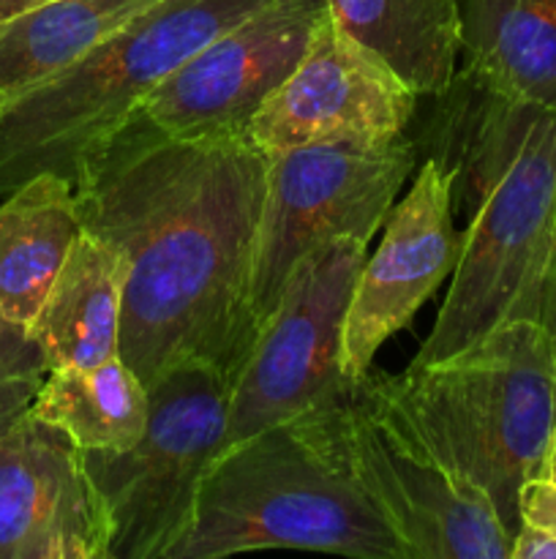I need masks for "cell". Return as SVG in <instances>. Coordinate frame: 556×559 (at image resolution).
<instances>
[{"label": "cell", "instance_id": "obj_1", "mask_svg": "<svg viewBox=\"0 0 556 559\" xmlns=\"http://www.w3.org/2000/svg\"><path fill=\"white\" fill-rule=\"evenodd\" d=\"M265 178L267 156L245 134L169 136L136 115L82 158L76 205L118 254L120 358L147 391L189 364L238 377L256 338Z\"/></svg>", "mask_w": 556, "mask_h": 559}, {"label": "cell", "instance_id": "obj_2", "mask_svg": "<svg viewBox=\"0 0 556 559\" xmlns=\"http://www.w3.org/2000/svg\"><path fill=\"white\" fill-rule=\"evenodd\" d=\"M409 131L450 173L461 257L412 364L472 347L516 320L537 322L556 254V112L491 91L458 66Z\"/></svg>", "mask_w": 556, "mask_h": 559}, {"label": "cell", "instance_id": "obj_3", "mask_svg": "<svg viewBox=\"0 0 556 559\" xmlns=\"http://www.w3.org/2000/svg\"><path fill=\"white\" fill-rule=\"evenodd\" d=\"M336 404L338 399L223 448L202 480L189 533L169 559L262 549L409 559L343 456Z\"/></svg>", "mask_w": 556, "mask_h": 559}, {"label": "cell", "instance_id": "obj_4", "mask_svg": "<svg viewBox=\"0 0 556 559\" xmlns=\"http://www.w3.org/2000/svg\"><path fill=\"white\" fill-rule=\"evenodd\" d=\"M392 385L516 535L518 491L556 431V358L540 322H507L447 358L409 364Z\"/></svg>", "mask_w": 556, "mask_h": 559}, {"label": "cell", "instance_id": "obj_5", "mask_svg": "<svg viewBox=\"0 0 556 559\" xmlns=\"http://www.w3.org/2000/svg\"><path fill=\"white\" fill-rule=\"evenodd\" d=\"M265 0H161L74 66L0 107V197L80 164L172 71Z\"/></svg>", "mask_w": 556, "mask_h": 559}, {"label": "cell", "instance_id": "obj_6", "mask_svg": "<svg viewBox=\"0 0 556 559\" xmlns=\"http://www.w3.org/2000/svg\"><path fill=\"white\" fill-rule=\"evenodd\" d=\"M338 442L409 559H510L512 535L488 497L428 440L398 396L392 374L374 371L343 385Z\"/></svg>", "mask_w": 556, "mask_h": 559}, {"label": "cell", "instance_id": "obj_7", "mask_svg": "<svg viewBox=\"0 0 556 559\" xmlns=\"http://www.w3.org/2000/svg\"><path fill=\"white\" fill-rule=\"evenodd\" d=\"M232 380L189 364L150 388L140 440L118 453H85L109 516L107 559H169L194 519L207 469L227 448Z\"/></svg>", "mask_w": 556, "mask_h": 559}, {"label": "cell", "instance_id": "obj_8", "mask_svg": "<svg viewBox=\"0 0 556 559\" xmlns=\"http://www.w3.org/2000/svg\"><path fill=\"white\" fill-rule=\"evenodd\" d=\"M418 158L409 131L371 142H319L267 156L251 293L256 331L289 273L314 246L336 235L371 243L398 191L418 169Z\"/></svg>", "mask_w": 556, "mask_h": 559}, {"label": "cell", "instance_id": "obj_9", "mask_svg": "<svg viewBox=\"0 0 556 559\" xmlns=\"http://www.w3.org/2000/svg\"><path fill=\"white\" fill-rule=\"evenodd\" d=\"M368 240L336 235L294 265L229 391L227 445L341 396V342Z\"/></svg>", "mask_w": 556, "mask_h": 559}, {"label": "cell", "instance_id": "obj_10", "mask_svg": "<svg viewBox=\"0 0 556 559\" xmlns=\"http://www.w3.org/2000/svg\"><path fill=\"white\" fill-rule=\"evenodd\" d=\"M327 0H265L167 76L131 115L169 136L243 134L303 60Z\"/></svg>", "mask_w": 556, "mask_h": 559}, {"label": "cell", "instance_id": "obj_11", "mask_svg": "<svg viewBox=\"0 0 556 559\" xmlns=\"http://www.w3.org/2000/svg\"><path fill=\"white\" fill-rule=\"evenodd\" d=\"M458 257L461 229L450 205V173L439 158L420 156L412 186L392 202L379 246L354 278L343 320V380L368 374L385 342L403 331L452 276Z\"/></svg>", "mask_w": 556, "mask_h": 559}, {"label": "cell", "instance_id": "obj_12", "mask_svg": "<svg viewBox=\"0 0 556 559\" xmlns=\"http://www.w3.org/2000/svg\"><path fill=\"white\" fill-rule=\"evenodd\" d=\"M418 102L390 66L338 31L327 14L303 60L243 134L265 156L319 142L387 140L412 129Z\"/></svg>", "mask_w": 556, "mask_h": 559}, {"label": "cell", "instance_id": "obj_13", "mask_svg": "<svg viewBox=\"0 0 556 559\" xmlns=\"http://www.w3.org/2000/svg\"><path fill=\"white\" fill-rule=\"evenodd\" d=\"M109 516L85 453L27 409L0 435V559H107Z\"/></svg>", "mask_w": 556, "mask_h": 559}, {"label": "cell", "instance_id": "obj_14", "mask_svg": "<svg viewBox=\"0 0 556 559\" xmlns=\"http://www.w3.org/2000/svg\"><path fill=\"white\" fill-rule=\"evenodd\" d=\"M74 186L41 173L0 197V311L31 328L82 235Z\"/></svg>", "mask_w": 556, "mask_h": 559}, {"label": "cell", "instance_id": "obj_15", "mask_svg": "<svg viewBox=\"0 0 556 559\" xmlns=\"http://www.w3.org/2000/svg\"><path fill=\"white\" fill-rule=\"evenodd\" d=\"M123 276L118 254L82 229L47 300L31 322L49 369L98 366L120 355Z\"/></svg>", "mask_w": 556, "mask_h": 559}, {"label": "cell", "instance_id": "obj_16", "mask_svg": "<svg viewBox=\"0 0 556 559\" xmlns=\"http://www.w3.org/2000/svg\"><path fill=\"white\" fill-rule=\"evenodd\" d=\"M461 69L491 91L556 112V0H458Z\"/></svg>", "mask_w": 556, "mask_h": 559}, {"label": "cell", "instance_id": "obj_17", "mask_svg": "<svg viewBox=\"0 0 556 559\" xmlns=\"http://www.w3.org/2000/svg\"><path fill=\"white\" fill-rule=\"evenodd\" d=\"M333 25L390 66L420 98L450 85L461 63L458 0H327Z\"/></svg>", "mask_w": 556, "mask_h": 559}, {"label": "cell", "instance_id": "obj_18", "mask_svg": "<svg viewBox=\"0 0 556 559\" xmlns=\"http://www.w3.org/2000/svg\"><path fill=\"white\" fill-rule=\"evenodd\" d=\"M161 0H44L0 22V107L52 80Z\"/></svg>", "mask_w": 556, "mask_h": 559}, {"label": "cell", "instance_id": "obj_19", "mask_svg": "<svg viewBox=\"0 0 556 559\" xmlns=\"http://www.w3.org/2000/svg\"><path fill=\"white\" fill-rule=\"evenodd\" d=\"M31 409L60 426L85 453H118L145 431L150 393L118 355L85 369H49Z\"/></svg>", "mask_w": 556, "mask_h": 559}, {"label": "cell", "instance_id": "obj_20", "mask_svg": "<svg viewBox=\"0 0 556 559\" xmlns=\"http://www.w3.org/2000/svg\"><path fill=\"white\" fill-rule=\"evenodd\" d=\"M49 364L31 328L0 311V435L36 402Z\"/></svg>", "mask_w": 556, "mask_h": 559}, {"label": "cell", "instance_id": "obj_21", "mask_svg": "<svg viewBox=\"0 0 556 559\" xmlns=\"http://www.w3.org/2000/svg\"><path fill=\"white\" fill-rule=\"evenodd\" d=\"M521 524L556 535V431L518 491V527Z\"/></svg>", "mask_w": 556, "mask_h": 559}, {"label": "cell", "instance_id": "obj_22", "mask_svg": "<svg viewBox=\"0 0 556 559\" xmlns=\"http://www.w3.org/2000/svg\"><path fill=\"white\" fill-rule=\"evenodd\" d=\"M510 559H556V535L521 524L512 535Z\"/></svg>", "mask_w": 556, "mask_h": 559}, {"label": "cell", "instance_id": "obj_23", "mask_svg": "<svg viewBox=\"0 0 556 559\" xmlns=\"http://www.w3.org/2000/svg\"><path fill=\"white\" fill-rule=\"evenodd\" d=\"M537 322H540V328L545 331V336H548L551 349H554V358H556V254H554V262H551V267H548V276H545V284H543V298H540Z\"/></svg>", "mask_w": 556, "mask_h": 559}, {"label": "cell", "instance_id": "obj_24", "mask_svg": "<svg viewBox=\"0 0 556 559\" xmlns=\"http://www.w3.org/2000/svg\"><path fill=\"white\" fill-rule=\"evenodd\" d=\"M44 3V0H0V22L9 20V16L20 14V11L31 9V5Z\"/></svg>", "mask_w": 556, "mask_h": 559}]
</instances>
